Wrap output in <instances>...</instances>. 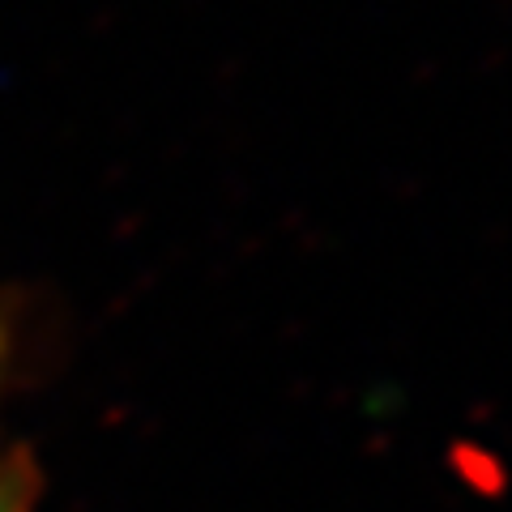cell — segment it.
I'll return each instance as SVG.
<instances>
[{"label":"cell","instance_id":"obj_1","mask_svg":"<svg viewBox=\"0 0 512 512\" xmlns=\"http://www.w3.org/2000/svg\"><path fill=\"white\" fill-rule=\"evenodd\" d=\"M0 512H9V500H5V483H0Z\"/></svg>","mask_w":512,"mask_h":512}]
</instances>
